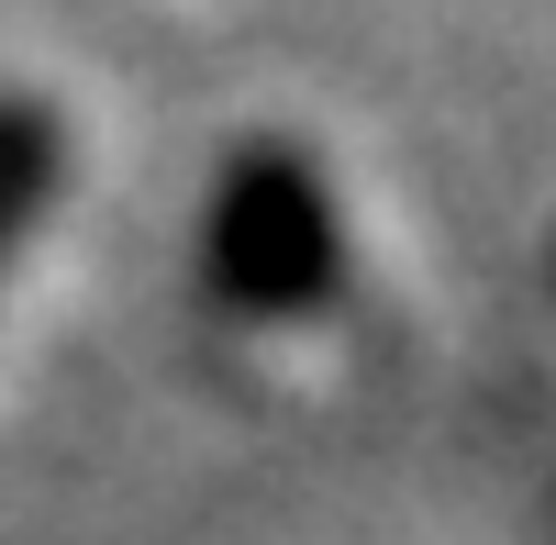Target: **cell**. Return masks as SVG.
I'll return each mask as SVG.
<instances>
[{
  "instance_id": "1",
  "label": "cell",
  "mask_w": 556,
  "mask_h": 545,
  "mask_svg": "<svg viewBox=\"0 0 556 545\" xmlns=\"http://www.w3.org/2000/svg\"><path fill=\"white\" fill-rule=\"evenodd\" d=\"M334 279H345V223L323 167L290 145H245L201 212V290L235 324H290V312L334 301Z\"/></svg>"
},
{
  "instance_id": "2",
  "label": "cell",
  "mask_w": 556,
  "mask_h": 545,
  "mask_svg": "<svg viewBox=\"0 0 556 545\" xmlns=\"http://www.w3.org/2000/svg\"><path fill=\"white\" fill-rule=\"evenodd\" d=\"M56 167H67L56 112L23 101V89H0V267H12V245L45 223V201H56Z\"/></svg>"
}]
</instances>
